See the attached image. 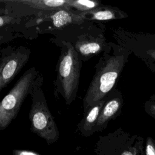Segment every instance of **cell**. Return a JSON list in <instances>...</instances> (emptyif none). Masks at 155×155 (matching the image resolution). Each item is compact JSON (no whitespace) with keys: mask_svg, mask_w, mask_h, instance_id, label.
Listing matches in <instances>:
<instances>
[{"mask_svg":"<svg viewBox=\"0 0 155 155\" xmlns=\"http://www.w3.org/2000/svg\"><path fill=\"white\" fill-rule=\"evenodd\" d=\"M42 78L35 67L27 70L0 104V130L5 129L17 116L20 108L29 94L40 88Z\"/></svg>","mask_w":155,"mask_h":155,"instance_id":"obj_1","label":"cell"},{"mask_svg":"<svg viewBox=\"0 0 155 155\" xmlns=\"http://www.w3.org/2000/svg\"><path fill=\"white\" fill-rule=\"evenodd\" d=\"M124 64V56L116 55L109 56L97 68L84 99V110L105 99L114 86Z\"/></svg>","mask_w":155,"mask_h":155,"instance_id":"obj_2","label":"cell"},{"mask_svg":"<svg viewBox=\"0 0 155 155\" xmlns=\"http://www.w3.org/2000/svg\"><path fill=\"white\" fill-rule=\"evenodd\" d=\"M81 65L79 53L72 46L66 45L58 64V80L60 91L67 104H69L76 96Z\"/></svg>","mask_w":155,"mask_h":155,"instance_id":"obj_3","label":"cell"},{"mask_svg":"<svg viewBox=\"0 0 155 155\" xmlns=\"http://www.w3.org/2000/svg\"><path fill=\"white\" fill-rule=\"evenodd\" d=\"M31 95L32 103L29 114L31 130L45 140L48 145H51L56 142L59 137L56 124L48 108L41 87Z\"/></svg>","mask_w":155,"mask_h":155,"instance_id":"obj_4","label":"cell"},{"mask_svg":"<svg viewBox=\"0 0 155 155\" xmlns=\"http://www.w3.org/2000/svg\"><path fill=\"white\" fill-rule=\"evenodd\" d=\"M30 50L18 48L2 56L0 66V90L5 88L19 73L29 59Z\"/></svg>","mask_w":155,"mask_h":155,"instance_id":"obj_5","label":"cell"},{"mask_svg":"<svg viewBox=\"0 0 155 155\" xmlns=\"http://www.w3.org/2000/svg\"><path fill=\"white\" fill-rule=\"evenodd\" d=\"M121 107L122 99L119 96L110 97L106 100L100 112L94 131H101L105 129L108 122L116 117Z\"/></svg>","mask_w":155,"mask_h":155,"instance_id":"obj_6","label":"cell"},{"mask_svg":"<svg viewBox=\"0 0 155 155\" xmlns=\"http://www.w3.org/2000/svg\"><path fill=\"white\" fill-rule=\"evenodd\" d=\"M106 100L104 99L91 105L85 110L84 116L78 125V129L84 136H90L94 131V127L100 112Z\"/></svg>","mask_w":155,"mask_h":155,"instance_id":"obj_7","label":"cell"},{"mask_svg":"<svg viewBox=\"0 0 155 155\" xmlns=\"http://www.w3.org/2000/svg\"><path fill=\"white\" fill-rule=\"evenodd\" d=\"M17 1L35 9L41 10L52 12L61 8H69L68 0H24Z\"/></svg>","mask_w":155,"mask_h":155,"instance_id":"obj_8","label":"cell"},{"mask_svg":"<svg viewBox=\"0 0 155 155\" xmlns=\"http://www.w3.org/2000/svg\"><path fill=\"white\" fill-rule=\"evenodd\" d=\"M76 50L82 58H88L102 50V42L97 39L80 41L76 45Z\"/></svg>","mask_w":155,"mask_h":155,"instance_id":"obj_9","label":"cell"},{"mask_svg":"<svg viewBox=\"0 0 155 155\" xmlns=\"http://www.w3.org/2000/svg\"><path fill=\"white\" fill-rule=\"evenodd\" d=\"M68 8H61L51 12L50 19L53 25L57 28L63 27L70 23H71L76 17Z\"/></svg>","mask_w":155,"mask_h":155,"instance_id":"obj_10","label":"cell"},{"mask_svg":"<svg viewBox=\"0 0 155 155\" xmlns=\"http://www.w3.org/2000/svg\"><path fill=\"white\" fill-rule=\"evenodd\" d=\"M120 155H145L143 139H132L128 141Z\"/></svg>","mask_w":155,"mask_h":155,"instance_id":"obj_11","label":"cell"},{"mask_svg":"<svg viewBox=\"0 0 155 155\" xmlns=\"http://www.w3.org/2000/svg\"><path fill=\"white\" fill-rule=\"evenodd\" d=\"M84 15L89 16L91 19L104 21L114 19L117 18L116 11L108 8H101V7L92 11L84 13Z\"/></svg>","mask_w":155,"mask_h":155,"instance_id":"obj_12","label":"cell"},{"mask_svg":"<svg viewBox=\"0 0 155 155\" xmlns=\"http://www.w3.org/2000/svg\"><path fill=\"white\" fill-rule=\"evenodd\" d=\"M69 7H73L79 11L88 12L101 7L100 2L90 0H68Z\"/></svg>","mask_w":155,"mask_h":155,"instance_id":"obj_13","label":"cell"},{"mask_svg":"<svg viewBox=\"0 0 155 155\" xmlns=\"http://www.w3.org/2000/svg\"><path fill=\"white\" fill-rule=\"evenodd\" d=\"M145 155H155V140L148 137L145 145Z\"/></svg>","mask_w":155,"mask_h":155,"instance_id":"obj_14","label":"cell"},{"mask_svg":"<svg viewBox=\"0 0 155 155\" xmlns=\"http://www.w3.org/2000/svg\"><path fill=\"white\" fill-rule=\"evenodd\" d=\"M13 155H41L40 154L30 150H13Z\"/></svg>","mask_w":155,"mask_h":155,"instance_id":"obj_15","label":"cell"},{"mask_svg":"<svg viewBox=\"0 0 155 155\" xmlns=\"http://www.w3.org/2000/svg\"><path fill=\"white\" fill-rule=\"evenodd\" d=\"M148 55L152 58L153 59L155 60V49H151V50H149L147 51Z\"/></svg>","mask_w":155,"mask_h":155,"instance_id":"obj_16","label":"cell"},{"mask_svg":"<svg viewBox=\"0 0 155 155\" xmlns=\"http://www.w3.org/2000/svg\"><path fill=\"white\" fill-rule=\"evenodd\" d=\"M151 110L152 111V112L154 113V116H155V105H153L151 106Z\"/></svg>","mask_w":155,"mask_h":155,"instance_id":"obj_17","label":"cell"}]
</instances>
